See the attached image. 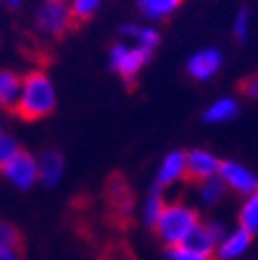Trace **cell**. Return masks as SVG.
Instances as JSON below:
<instances>
[{
  "label": "cell",
  "mask_w": 258,
  "mask_h": 260,
  "mask_svg": "<svg viewBox=\"0 0 258 260\" xmlns=\"http://www.w3.org/2000/svg\"><path fill=\"white\" fill-rule=\"evenodd\" d=\"M75 25L69 0H44L36 11V29L50 38H62Z\"/></svg>",
  "instance_id": "obj_3"
},
{
  "label": "cell",
  "mask_w": 258,
  "mask_h": 260,
  "mask_svg": "<svg viewBox=\"0 0 258 260\" xmlns=\"http://www.w3.org/2000/svg\"><path fill=\"white\" fill-rule=\"evenodd\" d=\"M238 223L248 234H252V236L258 234V190L248 194L244 199L240 213H238Z\"/></svg>",
  "instance_id": "obj_16"
},
{
  "label": "cell",
  "mask_w": 258,
  "mask_h": 260,
  "mask_svg": "<svg viewBox=\"0 0 258 260\" xmlns=\"http://www.w3.org/2000/svg\"><path fill=\"white\" fill-rule=\"evenodd\" d=\"M56 108V87L44 71H31L21 77V89L13 112L23 120H42Z\"/></svg>",
  "instance_id": "obj_1"
},
{
  "label": "cell",
  "mask_w": 258,
  "mask_h": 260,
  "mask_svg": "<svg viewBox=\"0 0 258 260\" xmlns=\"http://www.w3.org/2000/svg\"><path fill=\"white\" fill-rule=\"evenodd\" d=\"M221 159L207 149H192L186 153V178L190 182H203L219 174Z\"/></svg>",
  "instance_id": "obj_7"
},
{
  "label": "cell",
  "mask_w": 258,
  "mask_h": 260,
  "mask_svg": "<svg viewBox=\"0 0 258 260\" xmlns=\"http://www.w3.org/2000/svg\"><path fill=\"white\" fill-rule=\"evenodd\" d=\"M0 260H25L23 248H0Z\"/></svg>",
  "instance_id": "obj_26"
},
{
  "label": "cell",
  "mask_w": 258,
  "mask_h": 260,
  "mask_svg": "<svg viewBox=\"0 0 258 260\" xmlns=\"http://www.w3.org/2000/svg\"><path fill=\"white\" fill-rule=\"evenodd\" d=\"M102 0H69V9L73 15L75 23H85L89 21L95 13L100 11Z\"/></svg>",
  "instance_id": "obj_21"
},
{
  "label": "cell",
  "mask_w": 258,
  "mask_h": 260,
  "mask_svg": "<svg viewBox=\"0 0 258 260\" xmlns=\"http://www.w3.org/2000/svg\"><path fill=\"white\" fill-rule=\"evenodd\" d=\"M166 256L168 260H215L213 254L201 252L188 244H176V246H166Z\"/></svg>",
  "instance_id": "obj_20"
},
{
  "label": "cell",
  "mask_w": 258,
  "mask_h": 260,
  "mask_svg": "<svg viewBox=\"0 0 258 260\" xmlns=\"http://www.w3.org/2000/svg\"><path fill=\"white\" fill-rule=\"evenodd\" d=\"M5 3H7L9 9H19V7L25 3V0H5Z\"/></svg>",
  "instance_id": "obj_27"
},
{
  "label": "cell",
  "mask_w": 258,
  "mask_h": 260,
  "mask_svg": "<svg viewBox=\"0 0 258 260\" xmlns=\"http://www.w3.org/2000/svg\"><path fill=\"white\" fill-rule=\"evenodd\" d=\"M182 5V0H137V7L143 13L145 19L149 21H159L172 15L178 7Z\"/></svg>",
  "instance_id": "obj_15"
},
{
  "label": "cell",
  "mask_w": 258,
  "mask_h": 260,
  "mask_svg": "<svg viewBox=\"0 0 258 260\" xmlns=\"http://www.w3.org/2000/svg\"><path fill=\"white\" fill-rule=\"evenodd\" d=\"M232 31H234V38L238 42H244L248 38V31H250V11L248 9H240L236 13Z\"/></svg>",
  "instance_id": "obj_24"
},
{
  "label": "cell",
  "mask_w": 258,
  "mask_h": 260,
  "mask_svg": "<svg viewBox=\"0 0 258 260\" xmlns=\"http://www.w3.org/2000/svg\"><path fill=\"white\" fill-rule=\"evenodd\" d=\"M240 112V106L234 97H217L215 102L209 104V108L203 112V120L207 124H225L232 122Z\"/></svg>",
  "instance_id": "obj_13"
},
{
  "label": "cell",
  "mask_w": 258,
  "mask_h": 260,
  "mask_svg": "<svg viewBox=\"0 0 258 260\" xmlns=\"http://www.w3.org/2000/svg\"><path fill=\"white\" fill-rule=\"evenodd\" d=\"M64 174V157L56 149H46L38 157V176L44 186H56Z\"/></svg>",
  "instance_id": "obj_11"
},
{
  "label": "cell",
  "mask_w": 258,
  "mask_h": 260,
  "mask_svg": "<svg viewBox=\"0 0 258 260\" xmlns=\"http://www.w3.org/2000/svg\"><path fill=\"white\" fill-rule=\"evenodd\" d=\"M221 67H223V54L217 48H201L186 62V71L195 81L213 79Z\"/></svg>",
  "instance_id": "obj_8"
},
{
  "label": "cell",
  "mask_w": 258,
  "mask_h": 260,
  "mask_svg": "<svg viewBox=\"0 0 258 260\" xmlns=\"http://www.w3.org/2000/svg\"><path fill=\"white\" fill-rule=\"evenodd\" d=\"M217 176L221 178L225 188L242 194V197H248V194L258 190L256 174H252L244 164H240V161H221Z\"/></svg>",
  "instance_id": "obj_6"
},
{
  "label": "cell",
  "mask_w": 258,
  "mask_h": 260,
  "mask_svg": "<svg viewBox=\"0 0 258 260\" xmlns=\"http://www.w3.org/2000/svg\"><path fill=\"white\" fill-rule=\"evenodd\" d=\"M199 223L201 217L195 209L182 201H174V203H166L153 230L166 246H176V244H184L188 236L199 227Z\"/></svg>",
  "instance_id": "obj_2"
},
{
  "label": "cell",
  "mask_w": 258,
  "mask_h": 260,
  "mask_svg": "<svg viewBox=\"0 0 258 260\" xmlns=\"http://www.w3.org/2000/svg\"><path fill=\"white\" fill-rule=\"evenodd\" d=\"M252 238H254V236L248 234L246 230H242V227H236L234 232L225 234V236L217 242V246H215V250H213V258H215V260H238V258L244 256L246 250L250 248Z\"/></svg>",
  "instance_id": "obj_9"
},
{
  "label": "cell",
  "mask_w": 258,
  "mask_h": 260,
  "mask_svg": "<svg viewBox=\"0 0 258 260\" xmlns=\"http://www.w3.org/2000/svg\"><path fill=\"white\" fill-rule=\"evenodd\" d=\"M0 174L5 176V180L9 184H13L19 190H29L34 186L40 176H38V159L27 153V151H19L7 166L0 168Z\"/></svg>",
  "instance_id": "obj_5"
},
{
  "label": "cell",
  "mask_w": 258,
  "mask_h": 260,
  "mask_svg": "<svg viewBox=\"0 0 258 260\" xmlns=\"http://www.w3.org/2000/svg\"><path fill=\"white\" fill-rule=\"evenodd\" d=\"M0 3H5V0H0Z\"/></svg>",
  "instance_id": "obj_29"
},
{
  "label": "cell",
  "mask_w": 258,
  "mask_h": 260,
  "mask_svg": "<svg viewBox=\"0 0 258 260\" xmlns=\"http://www.w3.org/2000/svg\"><path fill=\"white\" fill-rule=\"evenodd\" d=\"M164 207H166L164 192H161V188H159V186H153V188H151V192L147 194L145 203H143V221H145L149 227H153V225H155V221L159 219L161 211H164Z\"/></svg>",
  "instance_id": "obj_17"
},
{
  "label": "cell",
  "mask_w": 258,
  "mask_h": 260,
  "mask_svg": "<svg viewBox=\"0 0 258 260\" xmlns=\"http://www.w3.org/2000/svg\"><path fill=\"white\" fill-rule=\"evenodd\" d=\"M19 151H21V147L11 135H7V133L0 135V168L7 166Z\"/></svg>",
  "instance_id": "obj_23"
},
{
  "label": "cell",
  "mask_w": 258,
  "mask_h": 260,
  "mask_svg": "<svg viewBox=\"0 0 258 260\" xmlns=\"http://www.w3.org/2000/svg\"><path fill=\"white\" fill-rule=\"evenodd\" d=\"M120 34L131 40V44L143 48L145 52L153 54V50L159 46V31L151 25H143V23H126L120 27Z\"/></svg>",
  "instance_id": "obj_12"
},
{
  "label": "cell",
  "mask_w": 258,
  "mask_h": 260,
  "mask_svg": "<svg viewBox=\"0 0 258 260\" xmlns=\"http://www.w3.org/2000/svg\"><path fill=\"white\" fill-rule=\"evenodd\" d=\"M240 89H242V93L246 97H258V73L252 75V77H248V79H244L242 85H240Z\"/></svg>",
  "instance_id": "obj_25"
},
{
  "label": "cell",
  "mask_w": 258,
  "mask_h": 260,
  "mask_svg": "<svg viewBox=\"0 0 258 260\" xmlns=\"http://www.w3.org/2000/svg\"><path fill=\"white\" fill-rule=\"evenodd\" d=\"M186 178V153L184 151H170L159 164L157 176H155V186L161 190L178 184L180 180Z\"/></svg>",
  "instance_id": "obj_10"
},
{
  "label": "cell",
  "mask_w": 258,
  "mask_h": 260,
  "mask_svg": "<svg viewBox=\"0 0 258 260\" xmlns=\"http://www.w3.org/2000/svg\"><path fill=\"white\" fill-rule=\"evenodd\" d=\"M108 194L112 199V205H116V211L122 213V215H128L131 213V205H133V197L128 192L124 180H112L110 186H108Z\"/></svg>",
  "instance_id": "obj_18"
},
{
  "label": "cell",
  "mask_w": 258,
  "mask_h": 260,
  "mask_svg": "<svg viewBox=\"0 0 258 260\" xmlns=\"http://www.w3.org/2000/svg\"><path fill=\"white\" fill-rule=\"evenodd\" d=\"M0 248H23L21 232L5 219H0Z\"/></svg>",
  "instance_id": "obj_22"
},
{
  "label": "cell",
  "mask_w": 258,
  "mask_h": 260,
  "mask_svg": "<svg viewBox=\"0 0 258 260\" xmlns=\"http://www.w3.org/2000/svg\"><path fill=\"white\" fill-rule=\"evenodd\" d=\"M199 194H201V201L205 205H215V203L221 201V197L225 194V184L221 182L219 176L203 180V182H199Z\"/></svg>",
  "instance_id": "obj_19"
},
{
  "label": "cell",
  "mask_w": 258,
  "mask_h": 260,
  "mask_svg": "<svg viewBox=\"0 0 258 260\" xmlns=\"http://www.w3.org/2000/svg\"><path fill=\"white\" fill-rule=\"evenodd\" d=\"M21 89V77L13 71H0V110H13Z\"/></svg>",
  "instance_id": "obj_14"
},
{
  "label": "cell",
  "mask_w": 258,
  "mask_h": 260,
  "mask_svg": "<svg viewBox=\"0 0 258 260\" xmlns=\"http://www.w3.org/2000/svg\"><path fill=\"white\" fill-rule=\"evenodd\" d=\"M149 58H151V54L145 52L143 48H139L131 42H120V44H114L110 50V69L122 81L131 85L137 79V75L143 71Z\"/></svg>",
  "instance_id": "obj_4"
},
{
  "label": "cell",
  "mask_w": 258,
  "mask_h": 260,
  "mask_svg": "<svg viewBox=\"0 0 258 260\" xmlns=\"http://www.w3.org/2000/svg\"><path fill=\"white\" fill-rule=\"evenodd\" d=\"M5 133V128H3V122H0V135H3Z\"/></svg>",
  "instance_id": "obj_28"
}]
</instances>
